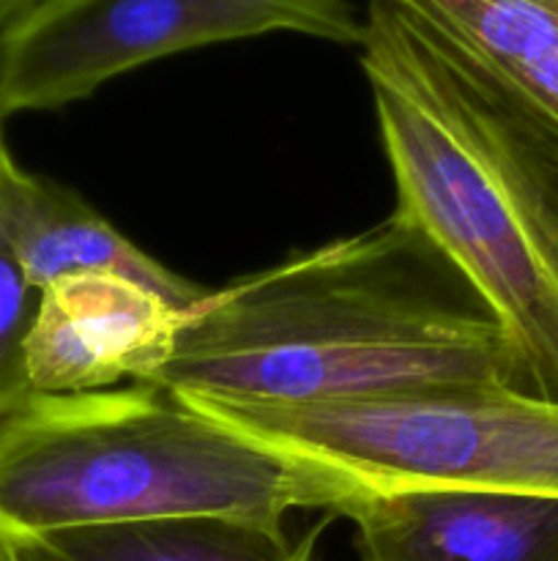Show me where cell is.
<instances>
[{
    "label": "cell",
    "instance_id": "6da1fadb",
    "mask_svg": "<svg viewBox=\"0 0 558 561\" xmlns=\"http://www.w3.org/2000/svg\"><path fill=\"white\" fill-rule=\"evenodd\" d=\"M153 383L195 398L321 403L468 383L512 389V373L485 301L394 211L208 290Z\"/></svg>",
    "mask_w": 558,
    "mask_h": 561
},
{
    "label": "cell",
    "instance_id": "7a4b0ae2",
    "mask_svg": "<svg viewBox=\"0 0 558 561\" xmlns=\"http://www.w3.org/2000/svg\"><path fill=\"white\" fill-rule=\"evenodd\" d=\"M359 47L394 211L485 301L514 392L558 403V146L399 0H367Z\"/></svg>",
    "mask_w": 558,
    "mask_h": 561
},
{
    "label": "cell",
    "instance_id": "3957f363",
    "mask_svg": "<svg viewBox=\"0 0 558 561\" xmlns=\"http://www.w3.org/2000/svg\"><path fill=\"white\" fill-rule=\"evenodd\" d=\"M361 493L156 383L27 394L0 416L5 537L164 518L282 526L293 510L345 518Z\"/></svg>",
    "mask_w": 558,
    "mask_h": 561
},
{
    "label": "cell",
    "instance_id": "277c9868",
    "mask_svg": "<svg viewBox=\"0 0 558 561\" xmlns=\"http://www.w3.org/2000/svg\"><path fill=\"white\" fill-rule=\"evenodd\" d=\"M181 398L361 491L454 488L558 499V403L501 383L321 403Z\"/></svg>",
    "mask_w": 558,
    "mask_h": 561
},
{
    "label": "cell",
    "instance_id": "5b68a950",
    "mask_svg": "<svg viewBox=\"0 0 558 561\" xmlns=\"http://www.w3.org/2000/svg\"><path fill=\"white\" fill-rule=\"evenodd\" d=\"M266 33L361 44L350 0H38L0 33V115L44 113L167 55Z\"/></svg>",
    "mask_w": 558,
    "mask_h": 561
},
{
    "label": "cell",
    "instance_id": "8992f818",
    "mask_svg": "<svg viewBox=\"0 0 558 561\" xmlns=\"http://www.w3.org/2000/svg\"><path fill=\"white\" fill-rule=\"evenodd\" d=\"M186 316L120 274L82 272L44 285L22 343L31 394L153 383L173 359Z\"/></svg>",
    "mask_w": 558,
    "mask_h": 561
},
{
    "label": "cell",
    "instance_id": "52a82bcc",
    "mask_svg": "<svg viewBox=\"0 0 558 561\" xmlns=\"http://www.w3.org/2000/svg\"><path fill=\"white\" fill-rule=\"evenodd\" d=\"M361 561H558V499L405 488L345 513Z\"/></svg>",
    "mask_w": 558,
    "mask_h": 561
},
{
    "label": "cell",
    "instance_id": "ba28073f",
    "mask_svg": "<svg viewBox=\"0 0 558 561\" xmlns=\"http://www.w3.org/2000/svg\"><path fill=\"white\" fill-rule=\"evenodd\" d=\"M0 228L36 290L60 277L109 272L137 279L173 305L195 307L208 296L191 279L170 272L131 244L82 197L27 173L0 135Z\"/></svg>",
    "mask_w": 558,
    "mask_h": 561
},
{
    "label": "cell",
    "instance_id": "9c48e42d",
    "mask_svg": "<svg viewBox=\"0 0 558 561\" xmlns=\"http://www.w3.org/2000/svg\"><path fill=\"white\" fill-rule=\"evenodd\" d=\"M558 146V0H399Z\"/></svg>",
    "mask_w": 558,
    "mask_h": 561
},
{
    "label": "cell",
    "instance_id": "30bf717a",
    "mask_svg": "<svg viewBox=\"0 0 558 561\" xmlns=\"http://www.w3.org/2000/svg\"><path fill=\"white\" fill-rule=\"evenodd\" d=\"M323 526L293 540L284 526L235 518H164L5 537L14 561H321Z\"/></svg>",
    "mask_w": 558,
    "mask_h": 561
},
{
    "label": "cell",
    "instance_id": "8fae6325",
    "mask_svg": "<svg viewBox=\"0 0 558 561\" xmlns=\"http://www.w3.org/2000/svg\"><path fill=\"white\" fill-rule=\"evenodd\" d=\"M36 299L38 290L25 277L0 228V416L9 414L31 394L22 367V343L36 310Z\"/></svg>",
    "mask_w": 558,
    "mask_h": 561
},
{
    "label": "cell",
    "instance_id": "7c38bea8",
    "mask_svg": "<svg viewBox=\"0 0 558 561\" xmlns=\"http://www.w3.org/2000/svg\"><path fill=\"white\" fill-rule=\"evenodd\" d=\"M33 3H38V0H0V33H3L11 22L20 20Z\"/></svg>",
    "mask_w": 558,
    "mask_h": 561
},
{
    "label": "cell",
    "instance_id": "4fadbf2b",
    "mask_svg": "<svg viewBox=\"0 0 558 561\" xmlns=\"http://www.w3.org/2000/svg\"><path fill=\"white\" fill-rule=\"evenodd\" d=\"M0 561H14V553H11V546L3 531H0Z\"/></svg>",
    "mask_w": 558,
    "mask_h": 561
},
{
    "label": "cell",
    "instance_id": "5bb4252c",
    "mask_svg": "<svg viewBox=\"0 0 558 561\" xmlns=\"http://www.w3.org/2000/svg\"><path fill=\"white\" fill-rule=\"evenodd\" d=\"M0 135H3V115H0Z\"/></svg>",
    "mask_w": 558,
    "mask_h": 561
}]
</instances>
